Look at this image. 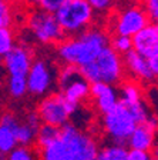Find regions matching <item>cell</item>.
I'll return each instance as SVG.
<instances>
[{"mask_svg":"<svg viewBox=\"0 0 158 160\" xmlns=\"http://www.w3.org/2000/svg\"><path fill=\"white\" fill-rule=\"evenodd\" d=\"M110 46H111L118 54H121V56L127 54L128 52H131V50L134 49L132 39L131 37H125V36H111Z\"/></svg>","mask_w":158,"mask_h":160,"instance_id":"25","label":"cell"},{"mask_svg":"<svg viewBox=\"0 0 158 160\" xmlns=\"http://www.w3.org/2000/svg\"><path fill=\"white\" fill-rule=\"evenodd\" d=\"M67 2H69V0H41L39 7H41V9L46 10V12H50V13L56 14Z\"/></svg>","mask_w":158,"mask_h":160,"instance_id":"28","label":"cell"},{"mask_svg":"<svg viewBox=\"0 0 158 160\" xmlns=\"http://www.w3.org/2000/svg\"><path fill=\"white\" fill-rule=\"evenodd\" d=\"M134 50L145 59L158 54V24L150 23L144 30H141L138 34L132 37Z\"/></svg>","mask_w":158,"mask_h":160,"instance_id":"14","label":"cell"},{"mask_svg":"<svg viewBox=\"0 0 158 160\" xmlns=\"http://www.w3.org/2000/svg\"><path fill=\"white\" fill-rule=\"evenodd\" d=\"M13 24V12L7 0L0 2V29H12Z\"/></svg>","mask_w":158,"mask_h":160,"instance_id":"27","label":"cell"},{"mask_svg":"<svg viewBox=\"0 0 158 160\" xmlns=\"http://www.w3.org/2000/svg\"><path fill=\"white\" fill-rule=\"evenodd\" d=\"M44 59L34 60L33 66L30 69V73L27 76V86H29V93L36 97H46L51 94V87L56 84L59 72Z\"/></svg>","mask_w":158,"mask_h":160,"instance_id":"10","label":"cell"},{"mask_svg":"<svg viewBox=\"0 0 158 160\" xmlns=\"http://www.w3.org/2000/svg\"><path fill=\"white\" fill-rule=\"evenodd\" d=\"M77 109L79 104L69 102L61 92H56L43 97L37 104V113L41 122L60 129L70 123V117L73 116V113H76Z\"/></svg>","mask_w":158,"mask_h":160,"instance_id":"6","label":"cell"},{"mask_svg":"<svg viewBox=\"0 0 158 160\" xmlns=\"http://www.w3.org/2000/svg\"><path fill=\"white\" fill-rule=\"evenodd\" d=\"M89 3L91 4L96 13H104L114 6L115 0H89Z\"/></svg>","mask_w":158,"mask_h":160,"instance_id":"29","label":"cell"},{"mask_svg":"<svg viewBox=\"0 0 158 160\" xmlns=\"http://www.w3.org/2000/svg\"><path fill=\"white\" fill-rule=\"evenodd\" d=\"M122 104V103H121ZM125 106V104H124ZM127 109H128V112L132 114V117L135 119V122H137V124H144L147 123V120L151 117V114H150L148 109H147V106L144 104V102H140V103H134V104H127Z\"/></svg>","mask_w":158,"mask_h":160,"instance_id":"24","label":"cell"},{"mask_svg":"<svg viewBox=\"0 0 158 160\" xmlns=\"http://www.w3.org/2000/svg\"><path fill=\"white\" fill-rule=\"evenodd\" d=\"M39 153L41 160H71L69 149L61 139H59L57 142L51 143L44 149H40Z\"/></svg>","mask_w":158,"mask_h":160,"instance_id":"18","label":"cell"},{"mask_svg":"<svg viewBox=\"0 0 158 160\" xmlns=\"http://www.w3.org/2000/svg\"><path fill=\"white\" fill-rule=\"evenodd\" d=\"M127 160H152V153L151 152H142V150L130 149Z\"/></svg>","mask_w":158,"mask_h":160,"instance_id":"32","label":"cell"},{"mask_svg":"<svg viewBox=\"0 0 158 160\" xmlns=\"http://www.w3.org/2000/svg\"><path fill=\"white\" fill-rule=\"evenodd\" d=\"M127 156L128 150L125 149V146L111 143L100 149L97 160H127Z\"/></svg>","mask_w":158,"mask_h":160,"instance_id":"21","label":"cell"},{"mask_svg":"<svg viewBox=\"0 0 158 160\" xmlns=\"http://www.w3.org/2000/svg\"><path fill=\"white\" fill-rule=\"evenodd\" d=\"M7 93L13 99H22L29 93L27 77H7Z\"/></svg>","mask_w":158,"mask_h":160,"instance_id":"22","label":"cell"},{"mask_svg":"<svg viewBox=\"0 0 158 160\" xmlns=\"http://www.w3.org/2000/svg\"><path fill=\"white\" fill-rule=\"evenodd\" d=\"M16 147H19V142H17V137L14 134V132L10 127L2 124L0 126V152H2V154L7 156Z\"/></svg>","mask_w":158,"mask_h":160,"instance_id":"20","label":"cell"},{"mask_svg":"<svg viewBox=\"0 0 158 160\" xmlns=\"http://www.w3.org/2000/svg\"><path fill=\"white\" fill-rule=\"evenodd\" d=\"M111 37L100 27L90 30L74 37H67L57 46V56L63 64L84 67L98 57L107 46H110Z\"/></svg>","mask_w":158,"mask_h":160,"instance_id":"1","label":"cell"},{"mask_svg":"<svg viewBox=\"0 0 158 160\" xmlns=\"http://www.w3.org/2000/svg\"><path fill=\"white\" fill-rule=\"evenodd\" d=\"M155 133L157 130L150 127L147 123L138 124L134 133L128 139V147L134 150H142V152H151L154 150L155 143Z\"/></svg>","mask_w":158,"mask_h":160,"instance_id":"16","label":"cell"},{"mask_svg":"<svg viewBox=\"0 0 158 160\" xmlns=\"http://www.w3.org/2000/svg\"><path fill=\"white\" fill-rule=\"evenodd\" d=\"M57 86L69 102L76 104L84 102L90 96V90H91V83L87 82L86 77L83 76L80 67L69 66V64H64L59 70Z\"/></svg>","mask_w":158,"mask_h":160,"instance_id":"9","label":"cell"},{"mask_svg":"<svg viewBox=\"0 0 158 160\" xmlns=\"http://www.w3.org/2000/svg\"><path fill=\"white\" fill-rule=\"evenodd\" d=\"M27 27L33 37L41 44H57L67 39L56 14L46 12L41 7L33 9L27 16Z\"/></svg>","mask_w":158,"mask_h":160,"instance_id":"5","label":"cell"},{"mask_svg":"<svg viewBox=\"0 0 158 160\" xmlns=\"http://www.w3.org/2000/svg\"><path fill=\"white\" fill-rule=\"evenodd\" d=\"M3 160H41L40 153H37L30 146H19L9 153Z\"/></svg>","mask_w":158,"mask_h":160,"instance_id":"23","label":"cell"},{"mask_svg":"<svg viewBox=\"0 0 158 160\" xmlns=\"http://www.w3.org/2000/svg\"><path fill=\"white\" fill-rule=\"evenodd\" d=\"M144 6L150 16L151 23L158 24V0H147L144 3Z\"/></svg>","mask_w":158,"mask_h":160,"instance_id":"30","label":"cell"},{"mask_svg":"<svg viewBox=\"0 0 158 160\" xmlns=\"http://www.w3.org/2000/svg\"><path fill=\"white\" fill-rule=\"evenodd\" d=\"M150 23L151 20L145 6L135 0L132 3L117 9L110 20V32L111 36H125L132 39Z\"/></svg>","mask_w":158,"mask_h":160,"instance_id":"4","label":"cell"},{"mask_svg":"<svg viewBox=\"0 0 158 160\" xmlns=\"http://www.w3.org/2000/svg\"><path fill=\"white\" fill-rule=\"evenodd\" d=\"M90 97L94 100L97 112L103 116L115 109L120 104V93L117 87L105 83H93Z\"/></svg>","mask_w":158,"mask_h":160,"instance_id":"12","label":"cell"},{"mask_svg":"<svg viewBox=\"0 0 158 160\" xmlns=\"http://www.w3.org/2000/svg\"><path fill=\"white\" fill-rule=\"evenodd\" d=\"M142 102V92L141 86L135 80H124L121 83V90H120V103L122 104H134Z\"/></svg>","mask_w":158,"mask_h":160,"instance_id":"17","label":"cell"},{"mask_svg":"<svg viewBox=\"0 0 158 160\" xmlns=\"http://www.w3.org/2000/svg\"><path fill=\"white\" fill-rule=\"evenodd\" d=\"M24 122H26L30 127H33L34 130H39L40 126L43 124V122H41V119H40L39 113H37V110H34V112H29V113L26 114V117H24Z\"/></svg>","mask_w":158,"mask_h":160,"instance_id":"31","label":"cell"},{"mask_svg":"<svg viewBox=\"0 0 158 160\" xmlns=\"http://www.w3.org/2000/svg\"><path fill=\"white\" fill-rule=\"evenodd\" d=\"M16 47L14 33L12 29H0V54L6 56Z\"/></svg>","mask_w":158,"mask_h":160,"instance_id":"26","label":"cell"},{"mask_svg":"<svg viewBox=\"0 0 158 160\" xmlns=\"http://www.w3.org/2000/svg\"><path fill=\"white\" fill-rule=\"evenodd\" d=\"M96 12L89 0H69L56 13L63 32L67 37H74L91 29Z\"/></svg>","mask_w":158,"mask_h":160,"instance_id":"3","label":"cell"},{"mask_svg":"<svg viewBox=\"0 0 158 160\" xmlns=\"http://www.w3.org/2000/svg\"><path fill=\"white\" fill-rule=\"evenodd\" d=\"M81 73L90 83H105L115 86L122 82L125 67L122 56L111 46H107L94 62L81 67Z\"/></svg>","mask_w":158,"mask_h":160,"instance_id":"2","label":"cell"},{"mask_svg":"<svg viewBox=\"0 0 158 160\" xmlns=\"http://www.w3.org/2000/svg\"><path fill=\"white\" fill-rule=\"evenodd\" d=\"M40 2H41V0H27V3L33 4V6H40Z\"/></svg>","mask_w":158,"mask_h":160,"instance_id":"34","label":"cell"},{"mask_svg":"<svg viewBox=\"0 0 158 160\" xmlns=\"http://www.w3.org/2000/svg\"><path fill=\"white\" fill-rule=\"evenodd\" d=\"M124 60V67H125V74L130 76L131 80L135 82H148V80L154 79L152 70L150 67L148 59H145L144 56H141L140 53H137L134 49L131 52H128L127 54L122 56Z\"/></svg>","mask_w":158,"mask_h":160,"instance_id":"13","label":"cell"},{"mask_svg":"<svg viewBox=\"0 0 158 160\" xmlns=\"http://www.w3.org/2000/svg\"><path fill=\"white\" fill-rule=\"evenodd\" d=\"M152 157H154V159H158V147H155V149L152 150Z\"/></svg>","mask_w":158,"mask_h":160,"instance_id":"35","label":"cell"},{"mask_svg":"<svg viewBox=\"0 0 158 160\" xmlns=\"http://www.w3.org/2000/svg\"><path fill=\"white\" fill-rule=\"evenodd\" d=\"M2 124L10 127L14 132V134L17 137V142H19V146H30V144L36 143L37 130H34L33 127H30L24 122V119L22 120L16 114L7 112L2 117Z\"/></svg>","mask_w":158,"mask_h":160,"instance_id":"15","label":"cell"},{"mask_svg":"<svg viewBox=\"0 0 158 160\" xmlns=\"http://www.w3.org/2000/svg\"><path fill=\"white\" fill-rule=\"evenodd\" d=\"M60 139L69 149L71 160H97L98 157L100 149L97 142L90 134L81 132L76 124L67 123L63 126Z\"/></svg>","mask_w":158,"mask_h":160,"instance_id":"8","label":"cell"},{"mask_svg":"<svg viewBox=\"0 0 158 160\" xmlns=\"http://www.w3.org/2000/svg\"><path fill=\"white\" fill-rule=\"evenodd\" d=\"M137 122L124 104L120 103L113 112L103 116V127L114 144L125 146L137 129Z\"/></svg>","mask_w":158,"mask_h":160,"instance_id":"7","label":"cell"},{"mask_svg":"<svg viewBox=\"0 0 158 160\" xmlns=\"http://www.w3.org/2000/svg\"><path fill=\"white\" fill-rule=\"evenodd\" d=\"M152 160H158V159H154V157H152Z\"/></svg>","mask_w":158,"mask_h":160,"instance_id":"37","label":"cell"},{"mask_svg":"<svg viewBox=\"0 0 158 160\" xmlns=\"http://www.w3.org/2000/svg\"><path fill=\"white\" fill-rule=\"evenodd\" d=\"M137 2H138V3H142V4H144L145 2H147V0H137Z\"/></svg>","mask_w":158,"mask_h":160,"instance_id":"36","label":"cell"},{"mask_svg":"<svg viewBox=\"0 0 158 160\" xmlns=\"http://www.w3.org/2000/svg\"><path fill=\"white\" fill-rule=\"evenodd\" d=\"M148 62H150V67H151V70H152L154 77H158V54L151 57V59H148Z\"/></svg>","mask_w":158,"mask_h":160,"instance_id":"33","label":"cell"},{"mask_svg":"<svg viewBox=\"0 0 158 160\" xmlns=\"http://www.w3.org/2000/svg\"><path fill=\"white\" fill-rule=\"evenodd\" d=\"M33 63V54L26 46H16L3 56V66L9 77H27Z\"/></svg>","mask_w":158,"mask_h":160,"instance_id":"11","label":"cell"},{"mask_svg":"<svg viewBox=\"0 0 158 160\" xmlns=\"http://www.w3.org/2000/svg\"><path fill=\"white\" fill-rule=\"evenodd\" d=\"M61 136V129L51 124H46L43 123L40 126V129L37 130V137H36V146L40 149L50 146L51 143L57 142Z\"/></svg>","mask_w":158,"mask_h":160,"instance_id":"19","label":"cell"}]
</instances>
